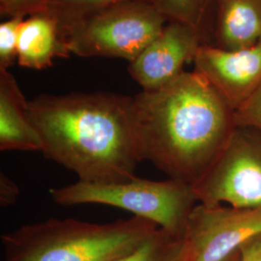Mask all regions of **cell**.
Instances as JSON below:
<instances>
[{
	"label": "cell",
	"mask_w": 261,
	"mask_h": 261,
	"mask_svg": "<svg viewBox=\"0 0 261 261\" xmlns=\"http://www.w3.org/2000/svg\"><path fill=\"white\" fill-rule=\"evenodd\" d=\"M41 153L85 182L136 177L142 162L134 97L119 94H42L28 101Z\"/></svg>",
	"instance_id": "1"
},
{
	"label": "cell",
	"mask_w": 261,
	"mask_h": 261,
	"mask_svg": "<svg viewBox=\"0 0 261 261\" xmlns=\"http://www.w3.org/2000/svg\"><path fill=\"white\" fill-rule=\"evenodd\" d=\"M142 161L194 186L237 127L235 111L205 76L183 72L169 84L134 96Z\"/></svg>",
	"instance_id": "2"
},
{
	"label": "cell",
	"mask_w": 261,
	"mask_h": 261,
	"mask_svg": "<svg viewBox=\"0 0 261 261\" xmlns=\"http://www.w3.org/2000/svg\"><path fill=\"white\" fill-rule=\"evenodd\" d=\"M158 228L136 216L108 224L53 218L3 234L1 243L4 261H114Z\"/></svg>",
	"instance_id": "3"
},
{
	"label": "cell",
	"mask_w": 261,
	"mask_h": 261,
	"mask_svg": "<svg viewBox=\"0 0 261 261\" xmlns=\"http://www.w3.org/2000/svg\"><path fill=\"white\" fill-rule=\"evenodd\" d=\"M49 194L58 205L117 207L177 236H183L189 217L198 203L194 187L169 178L154 181L136 176L112 183L77 180L71 185L53 189Z\"/></svg>",
	"instance_id": "4"
},
{
	"label": "cell",
	"mask_w": 261,
	"mask_h": 261,
	"mask_svg": "<svg viewBox=\"0 0 261 261\" xmlns=\"http://www.w3.org/2000/svg\"><path fill=\"white\" fill-rule=\"evenodd\" d=\"M167 21L152 0H132L59 28L71 55L132 62L160 35Z\"/></svg>",
	"instance_id": "5"
},
{
	"label": "cell",
	"mask_w": 261,
	"mask_h": 261,
	"mask_svg": "<svg viewBox=\"0 0 261 261\" xmlns=\"http://www.w3.org/2000/svg\"><path fill=\"white\" fill-rule=\"evenodd\" d=\"M199 203L261 207V132L237 126L222 153L194 185Z\"/></svg>",
	"instance_id": "6"
},
{
	"label": "cell",
	"mask_w": 261,
	"mask_h": 261,
	"mask_svg": "<svg viewBox=\"0 0 261 261\" xmlns=\"http://www.w3.org/2000/svg\"><path fill=\"white\" fill-rule=\"evenodd\" d=\"M261 233L260 208L197 203L183 234L186 261H225Z\"/></svg>",
	"instance_id": "7"
},
{
	"label": "cell",
	"mask_w": 261,
	"mask_h": 261,
	"mask_svg": "<svg viewBox=\"0 0 261 261\" xmlns=\"http://www.w3.org/2000/svg\"><path fill=\"white\" fill-rule=\"evenodd\" d=\"M203 44L204 38L196 28L168 21L160 35L130 62L128 72L142 90H156L181 75Z\"/></svg>",
	"instance_id": "8"
},
{
	"label": "cell",
	"mask_w": 261,
	"mask_h": 261,
	"mask_svg": "<svg viewBox=\"0 0 261 261\" xmlns=\"http://www.w3.org/2000/svg\"><path fill=\"white\" fill-rule=\"evenodd\" d=\"M195 71L205 76L234 111L261 84V40L252 47L226 50L203 44L194 58Z\"/></svg>",
	"instance_id": "9"
},
{
	"label": "cell",
	"mask_w": 261,
	"mask_h": 261,
	"mask_svg": "<svg viewBox=\"0 0 261 261\" xmlns=\"http://www.w3.org/2000/svg\"><path fill=\"white\" fill-rule=\"evenodd\" d=\"M261 40V0H214L210 45L238 50Z\"/></svg>",
	"instance_id": "10"
},
{
	"label": "cell",
	"mask_w": 261,
	"mask_h": 261,
	"mask_svg": "<svg viewBox=\"0 0 261 261\" xmlns=\"http://www.w3.org/2000/svg\"><path fill=\"white\" fill-rule=\"evenodd\" d=\"M42 144L28 112V101L15 76L0 70V150L41 152Z\"/></svg>",
	"instance_id": "11"
},
{
	"label": "cell",
	"mask_w": 261,
	"mask_h": 261,
	"mask_svg": "<svg viewBox=\"0 0 261 261\" xmlns=\"http://www.w3.org/2000/svg\"><path fill=\"white\" fill-rule=\"evenodd\" d=\"M70 55L56 19L42 13L23 19L19 32L17 61L19 65L43 70L51 66L57 57Z\"/></svg>",
	"instance_id": "12"
},
{
	"label": "cell",
	"mask_w": 261,
	"mask_h": 261,
	"mask_svg": "<svg viewBox=\"0 0 261 261\" xmlns=\"http://www.w3.org/2000/svg\"><path fill=\"white\" fill-rule=\"evenodd\" d=\"M168 21H179L197 29L210 45L213 0H152Z\"/></svg>",
	"instance_id": "13"
},
{
	"label": "cell",
	"mask_w": 261,
	"mask_h": 261,
	"mask_svg": "<svg viewBox=\"0 0 261 261\" xmlns=\"http://www.w3.org/2000/svg\"><path fill=\"white\" fill-rule=\"evenodd\" d=\"M114 261H186L185 241L158 228L135 251Z\"/></svg>",
	"instance_id": "14"
},
{
	"label": "cell",
	"mask_w": 261,
	"mask_h": 261,
	"mask_svg": "<svg viewBox=\"0 0 261 261\" xmlns=\"http://www.w3.org/2000/svg\"><path fill=\"white\" fill-rule=\"evenodd\" d=\"M132 0H42L33 14L42 13L56 19L60 27L97 11Z\"/></svg>",
	"instance_id": "15"
},
{
	"label": "cell",
	"mask_w": 261,
	"mask_h": 261,
	"mask_svg": "<svg viewBox=\"0 0 261 261\" xmlns=\"http://www.w3.org/2000/svg\"><path fill=\"white\" fill-rule=\"evenodd\" d=\"M23 17H12L0 25V70H8L18 60L19 28Z\"/></svg>",
	"instance_id": "16"
},
{
	"label": "cell",
	"mask_w": 261,
	"mask_h": 261,
	"mask_svg": "<svg viewBox=\"0 0 261 261\" xmlns=\"http://www.w3.org/2000/svg\"><path fill=\"white\" fill-rule=\"evenodd\" d=\"M237 126L261 132V84L252 96L235 111Z\"/></svg>",
	"instance_id": "17"
},
{
	"label": "cell",
	"mask_w": 261,
	"mask_h": 261,
	"mask_svg": "<svg viewBox=\"0 0 261 261\" xmlns=\"http://www.w3.org/2000/svg\"><path fill=\"white\" fill-rule=\"evenodd\" d=\"M42 0H0V12L3 16L23 17L32 15Z\"/></svg>",
	"instance_id": "18"
},
{
	"label": "cell",
	"mask_w": 261,
	"mask_h": 261,
	"mask_svg": "<svg viewBox=\"0 0 261 261\" xmlns=\"http://www.w3.org/2000/svg\"><path fill=\"white\" fill-rule=\"evenodd\" d=\"M19 188L14 180L4 173L0 172V205L8 207L17 202L19 196Z\"/></svg>",
	"instance_id": "19"
},
{
	"label": "cell",
	"mask_w": 261,
	"mask_h": 261,
	"mask_svg": "<svg viewBox=\"0 0 261 261\" xmlns=\"http://www.w3.org/2000/svg\"><path fill=\"white\" fill-rule=\"evenodd\" d=\"M240 261H261V233L240 248Z\"/></svg>",
	"instance_id": "20"
},
{
	"label": "cell",
	"mask_w": 261,
	"mask_h": 261,
	"mask_svg": "<svg viewBox=\"0 0 261 261\" xmlns=\"http://www.w3.org/2000/svg\"><path fill=\"white\" fill-rule=\"evenodd\" d=\"M225 261H240V250L238 252H235L227 260Z\"/></svg>",
	"instance_id": "21"
},
{
	"label": "cell",
	"mask_w": 261,
	"mask_h": 261,
	"mask_svg": "<svg viewBox=\"0 0 261 261\" xmlns=\"http://www.w3.org/2000/svg\"><path fill=\"white\" fill-rule=\"evenodd\" d=\"M213 2H214V0H213Z\"/></svg>",
	"instance_id": "22"
}]
</instances>
